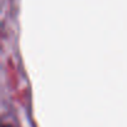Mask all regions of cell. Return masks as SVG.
I'll list each match as a JSON object with an SVG mask.
<instances>
[{"mask_svg":"<svg viewBox=\"0 0 127 127\" xmlns=\"http://www.w3.org/2000/svg\"><path fill=\"white\" fill-rule=\"evenodd\" d=\"M4 127H9V126H4Z\"/></svg>","mask_w":127,"mask_h":127,"instance_id":"1","label":"cell"}]
</instances>
